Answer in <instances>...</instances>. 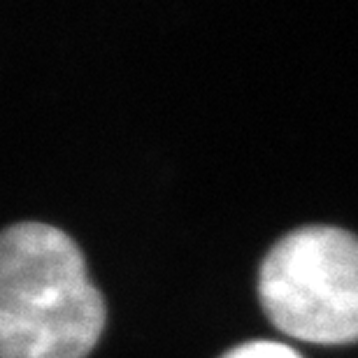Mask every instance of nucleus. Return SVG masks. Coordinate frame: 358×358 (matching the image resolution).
I'll return each instance as SVG.
<instances>
[{"label": "nucleus", "instance_id": "obj_1", "mask_svg": "<svg viewBox=\"0 0 358 358\" xmlns=\"http://www.w3.org/2000/svg\"><path fill=\"white\" fill-rule=\"evenodd\" d=\"M103 328V296L66 233L35 221L0 233V358H84Z\"/></svg>", "mask_w": 358, "mask_h": 358}, {"label": "nucleus", "instance_id": "obj_3", "mask_svg": "<svg viewBox=\"0 0 358 358\" xmlns=\"http://www.w3.org/2000/svg\"><path fill=\"white\" fill-rule=\"evenodd\" d=\"M224 358H303V356L296 349L282 345V342L256 340V342H247L242 347H235Z\"/></svg>", "mask_w": 358, "mask_h": 358}, {"label": "nucleus", "instance_id": "obj_2", "mask_svg": "<svg viewBox=\"0 0 358 358\" xmlns=\"http://www.w3.org/2000/svg\"><path fill=\"white\" fill-rule=\"evenodd\" d=\"M259 296L282 333L314 345L358 340V238L333 226H305L270 249Z\"/></svg>", "mask_w": 358, "mask_h": 358}]
</instances>
